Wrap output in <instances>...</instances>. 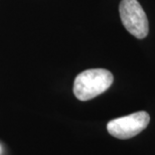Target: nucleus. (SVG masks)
<instances>
[{
    "mask_svg": "<svg viewBox=\"0 0 155 155\" xmlns=\"http://www.w3.org/2000/svg\"><path fill=\"white\" fill-rule=\"evenodd\" d=\"M150 117L144 111L130 114L111 120L107 124V130L111 135L118 139H129L138 135L149 124Z\"/></svg>",
    "mask_w": 155,
    "mask_h": 155,
    "instance_id": "obj_3",
    "label": "nucleus"
},
{
    "mask_svg": "<svg viewBox=\"0 0 155 155\" xmlns=\"http://www.w3.org/2000/svg\"><path fill=\"white\" fill-rule=\"evenodd\" d=\"M119 12L127 31L138 39L146 38L149 31L148 19L137 0H122L120 2Z\"/></svg>",
    "mask_w": 155,
    "mask_h": 155,
    "instance_id": "obj_2",
    "label": "nucleus"
},
{
    "mask_svg": "<svg viewBox=\"0 0 155 155\" xmlns=\"http://www.w3.org/2000/svg\"><path fill=\"white\" fill-rule=\"evenodd\" d=\"M113 75L105 69H91L77 76L74 94L80 101H89L103 94L113 84Z\"/></svg>",
    "mask_w": 155,
    "mask_h": 155,
    "instance_id": "obj_1",
    "label": "nucleus"
}]
</instances>
